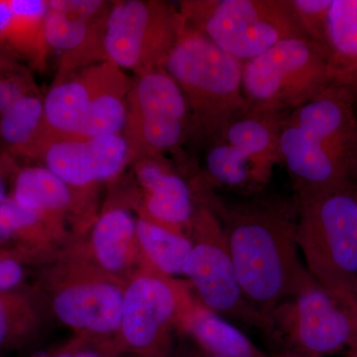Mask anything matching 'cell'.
I'll list each match as a JSON object with an SVG mask.
<instances>
[{
	"label": "cell",
	"instance_id": "8",
	"mask_svg": "<svg viewBox=\"0 0 357 357\" xmlns=\"http://www.w3.org/2000/svg\"><path fill=\"white\" fill-rule=\"evenodd\" d=\"M177 6L157 0H126L110 6L103 48L107 61L142 76L163 69L177 39Z\"/></svg>",
	"mask_w": 357,
	"mask_h": 357
},
{
	"label": "cell",
	"instance_id": "9",
	"mask_svg": "<svg viewBox=\"0 0 357 357\" xmlns=\"http://www.w3.org/2000/svg\"><path fill=\"white\" fill-rule=\"evenodd\" d=\"M268 333L288 347L290 357H325L357 344V316L317 282L267 316Z\"/></svg>",
	"mask_w": 357,
	"mask_h": 357
},
{
	"label": "cell",
	"instance_id": "27",
	"mask_svg": "<svg viewBox=\"0 0 357 357\" xmlns=\"http://www.w3.org/2000/svg\"><path fill=\"white\" fill-rule=\"evenodd\" d=\"M49 9L89 22L107 20L110 6L100 0H48Z\"/></svg>",
	"mask_w": 357,
	"mask_h": 357
},
{
	"label": "cell",
	"instance_id": "6",
	"mask_svg": "<svg viewBox=\"0 0 357 357\" xmlns=\"http://www.w3.org/2000/svg\"><path fill=\"white\" fill-rule=\"evenodd\" d=\"M330 86L325 52L303 36L243 63V95L255 112L284 116Z\"/></svg>",
	"mask_w": 357,
	"mask_h": 357
},
{
	"label": "cell",
	"instance_id": "5",
	"mask_svg": "<svg viewBox=\"0 0 357 357\" xmlns=\"http://www.w3.org/2000/svg\"><path fill=\"white\" fill-rule=\"evenodd\" d=\"M177 7L184 22L243 63L302 36L287 0H184Z\"/></svg>",
	"mask_w": 357,
	"mask_h": 357
},
{
	"label": "cell",
	"instance_id": "32",
	"mask_svg": "<svg viewBox=\"0 0 357 357\" xmlns=\"http://www.w3.org/2000/svg\"><path fill=\"white\" fill-rule=\"evenodd\" d=\"M11 69H14V68L11 66L10 62L7 61V59L4 57L3 54L0 52V73Z\"/></svg>",
	"mask_w": 357,
	"mask_h": 357
},
{
	"label": "cell",
	"instance_id": "2",
	"mask_svg": "<svg viewBox=\"0 0 357 357\" xmlns=\"http://www.w3.org/2000/svg\"><path fill=\"white\" fill-rule=\"evenodd\" d=\"M357 98L330 86L282 117L281 163L297 196L351 187L357 178Z\"/></svg>",
	"mask_w": 357,
	"mask_h": 357
},
{
	"label": "cell",
	"instance_id": "12",
	"mask_svg": "<svg viewBox=\"0 0 357 357\" xmlns=\"http://www.w3.org/2000/svg\"><path fill=\"white\" fill-rule=\"evenodd\" d=\"M119 70L114 63L105 61L54 84L44 100L41 128L25 154H36L49 141L79 138L93 98Z\"/></svg>",
	"mask_w": 357,
	"mask_h": 357
},
{
	"label": "cell",
	"instance_id": "13",
	"mask_svg": "<svg viewBox=\"0 0 357 357\" xmlns=\"http://www.w3.org/2000/svg\"><path fill=\"white\" fill-rule=\"evenodd\" d=\"M35 155L43 156L46 168L66 184L76 187L114 177L129 162L128 144L122 135L59 138Z\"/></svg>",
	"mask_w": 357,
	"mask_h": 357
},
{
	"label": "cell",
	"instance_id": "15",
	"mask_svg": "<svg viewBox=\"0 0 357 357\" xmlns=\"http://www.w3.org/2000/svg\"><path fill=\"white\" fill-rule=\"evenodd\" d=\"M136 175L145 191V208L152 222L178 231L194 218L192 191L162 156L136 161Z\"/></svg>",
	"mask_w": 357,
	"mask_h": 357
},
{
	"label": "cell",
	"instance_id": "3",
	"mask_svg": "<svg viewBox=\"0 0 357 357\" xmlns=\"http://www.w3.org/2000/svg\"><path fill=\"white\" fill-rule=\"evenodd\" d=\"M163 70L184 96L188 136L206 147L230 121L249 109L243 89V62L182 18Z\"/></svg>",
	"mask_w": 357,
	"mask_h": 357
},
{
	"label": "cell",
	"instance_id": "23",
	"mask_svg": "<svg viewBox=\"0 0 357 357\" xmlns=\"http://www.w3.org/2000/svg\"><path fill=\"white\" fill-rule=\"evenodd\" d=\"M134 234L136 223L128 211L117 208L103 213L93 229V246L105 269L119 271L123 268Z\"/></svg>",
	"mask_w": 357,
	"mask_h": 357
},
{
	"label": "cell",
	"instance_id": "20",
	"mask_svg": "<svg viewBox=\"0 0 357 357\" xmlns=\"http://www.w3.org/2000/svg\"><path fill=\"white\" fill-rule=\"evenodd\" d=\"M185 323L204 351L223 357H270L236 326L206 307L192 310Z\"/></svg>",
	"mask_w": 357,
	"mask_h": 357
},
{
	"label": "cell",
	"instance_id": "31",
	"mask_svg": "<svg viewBox=\"0 0 357 357\" xmlns=\"http://www.w3.org/2000/svg\"><path fill=\"white\" fill-rule=\"evenodd\" d=\"M7 335V319L6 311L0 302V345L3 344Z\"/></svg>",
	"mask_w": 357,
	"mask_h": 357
},
{
	"label": "cell",
	"instance_id": "35",
	"mask_svg": "<svg viewBox=\"0 0 357 357\" xmlns=\"http://www.w3.org/2000/svg\"><path fill=\"white\" fill-rule=\"evenodd\" d=\"M347 354H349V357H357V344L352 347L351 349H349L347 351Z\"/></svg>",
	"mask_w": 357,
	"mask_h": 357
},
{
	"label": "cell",
	"instance_id": "33",
	"mask_svg": "<svg viewBox=\"0 0 357 357\" xmlns=\"http://www.w3.org/2000/svg\"><path fill=\"white\" fill-rule=\"evenodd\" d=\"M6 201V185L0 177V202Z\"/></svg>",
	"mask_w": 357,
	"mask_h": 357
},
{
	"label": "cell",
	"instance_id": "14",
	"mask_svg": "<svg viewBox=\"0 0 357 357\" xmlns=\"http://www.w3.org/2000/svg\"><path fill=\"white\" fill-rule=\"evenodd\" d=\"M177 289L153 275L136 278L123 296L121 330L137 349H153L161 342L178 307Z\"/></svg>",
	"mask_w": 357,
	"mask_h": 357
},
{
	"label": "cell",
	"instance_id": "28",
	"mask_svg": "<svg viewBox=\"0 0 357 357\" xmlns=\"http://www.w3.org/2000/svg\"><path fill=\"white\" fill-rule=\"evenodd\" d=\"M36 93L29 76L14 69L0 73V114L21 98Z\"/></svg>",
	"mask_w": 357,
	"mask_h": 357
},
{
	"label": "cell",
	"instance_id": "29",
	"mask_svg": "<svg viewBox=\"0 0 357 357\" xmlns=\"http://www.w3.org/2000/svg\"><path fill=\"white\" fill-rule=\"evenodd\" d=\"M40 213L21 206L17 202H0V241L13 236L17 230L38 222Z\"/></svg>",
	"mask_w": 357,
	"mask_h": 357
},
{
	"label": "cell",
	"instance_id": "17",
	"mask_svg": "<svg viewBox=\"0 0 357 357\" xmlns=\"http://www.w3.org/2000/svg\"><path fill=\"white\" fill-rule=\"evenodd\" d=\"M48 0H0V49L41 68L50 51L45 40Z\"/></svg>",
	"mask_w": 357,
	"mask_h": 357
},
{
	"label": "cell",
	"instance_id": "37",
	"mask_svg": "<svg viewBox=\"0 0 357 357\" xmlns=\"http://www.w3.org/2000/svg\"><path fill=\"white\" fill-rule=\"evenodd\" d=\"M56 357H74V356H70V354H60V356H58Z\"/></svg>",
	"mask_w": 357,
	"mask_h": 357
},
{
	"label": "cell",
	"instance_id": "25",
	"mask_svg": "<svg viewBox=\"0 0 357 357\" xmlns=\"http://www.w3.org/2000/svg\"><path fill=\"white\" fill-rule=\"evenodd\" d=\"M44 100L36 93L21 98L0 114V135L9 146L25 153L43 121Z\"/></svg>",
	"mask_w": 357,
	"mask_h": 357
},
{
	"label": "cell",
	"instance_id": "4",
	"mask_svg": "<svg viewBox=\"0 0 357 357\" xmlns=\"http://www.w3.org/2000/svg\"><path fill=\"white\" fill-rule=\"evenodd\" d=\"M297 239L314 281L357 316V191L296 197Z\"/></svg>",
	"mask_w": 357,
	"mask_h": 357
},
{
	"label": "cell",
	"instance_id": "30",
	"mask_svg": "<svg viewBox=\"0 0 357 357\" xmlns=\"http://www.w3.org/2000/svg\"><path fill=\"white\" fill-rule=\"evenodd\" d=\"M22 278V268L13 260L0 261V290L13 287Z\"/></svg>",
	"mask_w": 357,
	"mask_h": 357
},
{
	"label": "cell",
	"instance_id": "16",
	"mask_svg": "<svg viewBox=\"0 0 357 357\" xmlns=\"http://www.w3.org/2000/svg\"><path fill=\"white\" fill-rule=\"evenodd\" d=\"M54 309L66 325L109 333L121 328L123 296L109 284H83L59 294Z\"/></svg>",
	"mask_w": 357,
	"mask_h": 357
},
{
	"label": "cell",
	"instance_id": "11",
	"mask_svg": "<svg viewBox=\"0 0 357 357\" xmlns=\"http://www.w3.org/2000/svg\"><path fill=\"white\" fill-rule=\"evenodd\" d=\"M199 238L184 265L204 306L223 319L266 331L267 319L244 297L230 256L222 223L215 211L204 208L196 218Z\"/></svg>",
	"mask_w": 357,
	"mask_h": 357
},
{
	"label": "cell",
	"instance_id": "22",
	"mask_svg": "<svg viewBox=\"0 0 357 357\" xmlns=\"http://www.w3.org/2000/svg\"><path fill=\"white\" fill-rule=\"evenodd\" d=\"M136 237L150 261L169 276L184 275V265L192 248V241L182 234L152 220L136 222Z\"/></svg>",
	"mask_w": 357,
	"mask_h": 357
},
{
	"label": "cell",
	"instance_id": "21",
	"mask_svg": "<svg viewBox=\"0 0 357 357\" xmlns=\"http://www.w3.org/2000/svg\"><path fill=\"white\" fill-rule=\"evenodd\" d=\"M132 81L121 69L112 77L89 107L79 138L121 135L128 121V96Z\"/></svg>",
	"mask_w": 357,
	"mask_h": 357
},
{
	"label": "cell",
	"instance_id": "18",
	"mask_svg": "<svg viewBox=\"0 0 357 357\" xmlns=\"http://www.w3.org/2000/svg\"><path fill=\"white\" fill-rule=\"evenodd\" d=\"M323 50L331 86L357 98V0H333Z\"/></svg>",
	"mask_w": 357,
	"mask_h": 357
},
{
	"label": "cell",
	"instance_id": "19",
	"mask_svg": "<svg viewBox=\"0 0 357 357\" xmlns=\"http://www.w3.org/2000/svg\"><path fill=\"white\" fill-rule=\"evenodd\" d=\"M105 21L89 22L49 9L45 21V40L49 49L63 53L61 74L93 65V61H107L103 48Z\"/></svg>",
	"mask_w": 357,
	"mask_h": 357
},
{
	"label": "cell",
	"instance_id": "26",
	"mask_svg": "<svg viewBox=\"0 0 357 357\" xmlns=\"http://www.w3.org/2000/svg\"><path fill=\"white\" fill-rule=\"evenodd\" d=\"M333 0H287L289 11L305 38L323 48L326 20Z\"/></svg>",
	"mask_w": 357,
	"mask_h": 357
},
{
	"label": "cell",
	"instance_id": "7",
	"mask_svg": "<svg viewBox=\"0 0 357 357\" xmlns=\"http://www.w3.org/2000/svg\"><path fill=\"white\" fill-rule=\"evenodd\" d=\"M280 115L248 109L229 122L208 146L204 171L213 185L260 191L281 163Z\"/></svg>",
	"mask_w": 357,
	"mask_h": 357
},
{
	"label": "cell",
	"instance_id": "10",
	"mask_svg": "<svg viewBox=\"0 0 357 357\" xmlns=\"http://www.w3.org/2000/svg\"><path fill=\"white\" fill-rule=\"evenodd\" d=\"M189 114L182 91L163 69L137 76L128 96L126 138L129 162L163 156L188 136Z\"/></svg>",
	"mask_w": 357,
	"mask_h": 357
},
{
	"label": "cell",
	"instance_id": "1",
	"mask_svg": "<svg viewBox=\"0 0 357 357\" xmlns=\"http://www.w3.org/2000/svg\"><path fill=\"white\" fill-rule=\"evenodd\" d=\"M298 201L253 198L215 211L244 297L267 319L314 283L300 257Z\"/></svg>",
	"mask_w": 357,
	"mask_h": 357
},
{
	"label": "cell",
	"instance_id": "36",
	"mask_svg": "<svg viewBox=\"0 0 357 357\" xmlns=\"http://www.w3.org/2000/svg\"><path fill=\"white\" fill-rule=\"evenodd\" d=\"M203 357H223L220 356H215V354H211L210 352H206L204 351V356Z\"/></svg>",
	"mask_w": 357,
	"mask_h": 357
},
{
	"label": "cell",
	"instance_id": "34",
	"mask_svg": "<svg viewBox=\"0 0 357 357\" xmlns=\"http://www.w3.org/2000/svg\"><path fill=\"white\" fill-rule=\"evenodd\" d=\"M75 357H100L98 354H96V352L93 351H84L81 352V354H77Z\"/></svg>",
	"mask_w": 357,
	"mask_h": 357
},
{
	"label": "cell",
	"instance_id": "24",
	"mask_svg": "<svg viewBox=\"0 0 357 357\" xmlns=\"http://www.w3.org/2000/svg\"><path fill=\"white\" fill-rule=\"evenodd\" d=\"M69 185L48 168L32 167L17 176L14 201L35 211L64 208L70 202Z\"/></svg>",
	"mask_w": 357,
	"mask_h": 357
}]
</instances>
